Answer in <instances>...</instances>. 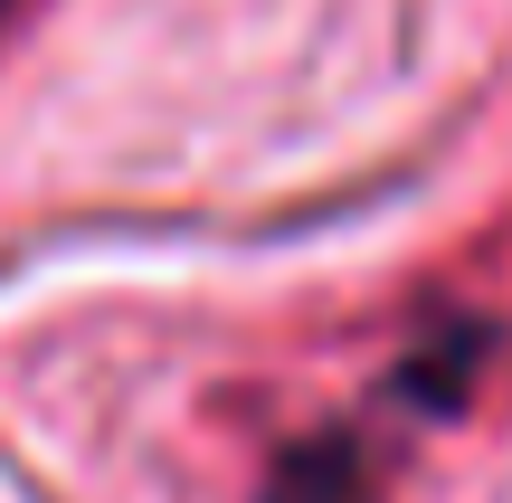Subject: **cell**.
I'll return each instance as SVG.
<instances>
[{
  "instance_id": "2",
  "label": "cell",
  "mask_w": 512,
  "mask_h": 503,
  "mask_svg": "<svg viewBox=\"0 0 512 503\" xmlns=\"http://www.w3.org/2000/svg\"><path fill=\"white\" fill-rule=\"evenodd\" d=\"M0 10H10V0H0Z\"/></svg>"
},
{
  "instance_id": "1",
  "label": "cell",
  "mask_w": 512,
  "mask_h": 503,
  "mask_svg": "<svg viewBox=\"0 0 512 503\" xmlns=\"http://www.w3.org/2000/svg\"><path fill=\"white\" fill-rule=\"evenodd\" d=\"M370 475H380V437H370L361 418H342V428H323V437L275 456L266 503H361Z\"/></svg>"
}]
</instances>
